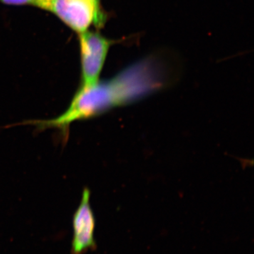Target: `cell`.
Here are the masks:
<instances>
[{"instance_id":"1","label":"cell","mask_w":254,"mask_h":254,"mask_svg":"<svg viewBox=\"0 0 254 254\" xmlns=\"http://www.w3.org/2000/svg\"><path fill=\"white\" fill-rule=\"evenodd\" d=\"M163 73L153 59L131 65L108 81L80 87L66 110L56 118L33 121L41 129L53 128L67 135L70 125L141 99L161 88Z\"/></svg>"},{"instance_id":"5","label":"cell","mask_w":254,"mask_h":254,"mask_svg":"<svg viewBox=\"0 0 254 254\" xmlns=\"http://www.w3.org/2000/svg\"><path fill=\"white\" fill-rule=\"evenodd\" d=\"M1 3L14 6H23V5H31V6L39 7L41 0H0Z\"/></svg>"},{"instance_id":"6","label":"cell","mask_w":254,"mask_h":254,"mask_svg":"<svg viewBox=\"0 0 254 254\" xmlns=\"http://www.w3.org/2000/svg\"><path fill=\"white\" fill-rule=\"evenodd\" d=\"M91 1H92V3H93V5H94L95 9H96L98 14H99L102 17L106 18L105 16L104 13L102 11L101 6H100V0H91Z\"/></svg>"},{"instance_id":"4","label":"cell","mask_w":254,"mask_h":254,"mask_svg":"<svg viewBox=\"0 0 254 254\" xmlns=\"http://www.w3.org/2000/svg\"><path fill=\"white\" fill-rule=\"evenodd\" d=\"M91 192L84 189L81 202L73 216L72 254H83L95 248V218L90 203Z\"/></svg>"},{"instance_id":"2","label":"cell","mask_w":254,"mask_h":254,"mask_svg":"<svg viewBox=\"0 0 254 254\" xmlns=\"http://www.w3.org/2000/svg\"><path fill=\"white\" fill-rule=\"evenodd\" d=\"M39 8L53 13L79 34L88 31L93 23L101 27L106 19L98 14L91 0H41Z\"/></svg>"},{"instance_id":"3","label":"cell","mask_w":254,"mask_h":254,"mask_svg":"<svg viewBox=\"0 0 254 254\" xmlns=\"http://www.w3.org/2000/svg\"><path fill=\"white\" fill-rule=\"evenodd\" d=\"M113 41L98 32L86 31L80 33L81 60V86L96 84Z\"/></svg>"}]
</instances>
